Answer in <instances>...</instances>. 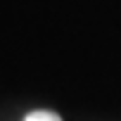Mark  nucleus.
Here are the masks:
<instances>
[{
	"instance_id": "nucleus-1",
	"label": "nucleus",
	"mask_w": 121,
	"mask_h": 121,
	"mask_svg": "<svg viewBox=\"0 0 121 121\" xmlns=\"http://www.w3.org/2000/svg\"><path fill=\"white\" fill-rule=\"evenodd\" d=\"M24 121H62L55 112H45V109H38V112H31V114H26V119Z\"/></svg>"
}]
</instances>
